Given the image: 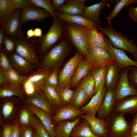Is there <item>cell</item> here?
I'll list each match as a JSON object with an SVG mask.
<instances>
[{"instance_id":"obj_1","label":"cell","mask_w":137,"mask_h":137,"mask_svg":"<svg viewBox=\"0 0 137 137\" xmlns=\"http://www.w3.org/2000/svg\"><path fill=\"white\" fill-rule=\"evenodd\" d=\"M52 18V24L47 32L35 39L38 52L41 55L65 38L67 23L55 16Z\"/></svg>"},{"instance_id":"obj_2","label":"cell","mask_w":137,"mask_h":137,"mask_svg":"<svg viewBox=\"0 0 137 137\" xmlns=\"http://www.w3.org/2000/svg\"><path fill=\"white\" fill-rule=\"evenodd\" d=\"M72 46L70 41L65 38L51 48L44 54L41 69H59L65 58L72 52Z\"/></svg>"},{"instance_id":"obj_3","label":"cell","mask_w":137,"mask_h":137,"mask_svg":"<svg viewBox=\"0 0 137 137\" xmlns=\"http://www.w3.org/2000/svg\"><path fill=\"white\" fill-rule=\"evenodd\" d=\"M97 28L108 37L113 47L129 51L132 54L135 61H137V46L134 41L114 29L111 23L108 24L106 27H99Z\"/></svg>"},{"instance_id":"obj_4","label":"cell","mask_w":137,"mask_h":137,"mask_svg":"<svg viewBox=\"0 0 137 137\" xmlns=\"http://www.w3.org/2000/svg\"><path fill=\"white\" fill-rule=\"evenodd\" d=\"M14 37L16 44L15 52L31 63L39 65L38 50L36 39L31 40L24 35L21 30Z\"/></svg>"},{"instance_id":"obj_5","label":"cell","mask_w":137,"mask_h":137,"mask_svg":"<svg viewBox=\"0 0 137 137\" xmlns=\"http://www.w3.org/2000/svg\"><path fill=\"white\" fill-rule=\"evenodd\" d=\"M124 114L112 112L107 120L108 137H129L131 123L127 121Z\"/></svg>"},{"instance_id":"obj_6","label":"cell","mask_w":137,"mask_h":137,"mask_svg":"<svg viewBox=\"0 0 137 137\" xmlns=\"http://www.w3.org/2000/svg\"><path fill=\"white\" fill-rule=\"evenodd\" d=\"M65 37L70 41L72 45L75 47L77 51L85 58L88 47L84 26L67 24Z\"/></svg>"},{"instance_id":"obj_7","label":"cell","mask_w":137,"mask_h":137,"mask_svg":"<svg viewBox=\"0 0 137 137\" xmlns=\"http://www.w3.org/2000/svg\"><path fill=\"white\" fill-rule=\"evenodd\" d=\"M0 124H13L22 101L15 96L1 98Z\"/></svg>"},{"instance_id":"obj_8","label":"cell","mask_w":137,"mask_h":137,"mask_svg":"<svg viewBox=\"0 0 137 137\" xmlns=\"http://www.w3.org/2000/svg\"><path fill=\"white\" fill-rule=\"evenodd\" d=\"M83 56L79 52L70 58L59 72L58 87L61 89L69 88L71 87L72 78Z\"/></svg>"},{"instance_id":"obj_9","label":"cell","mask_w":137,"mask_h":137,"mask_svg":"<svg viewBox=\"0 0 137 137\" xmlns=\"http://www.w3.org/2000/svg\"><path fill=\"white\" fill-rule=\"evenodd\" d=\"M130 67L124 68L121 71L113 89L116 103L127 97L137 95V88L131 85L129 81L128 74Z\"/></svg>"},{"instance_id":"obj_10","label":"cell","mask_w":137,"mask_h":137,"mask_svg":"<svg viewBox=\"0 0 137 137\" xmlns=\"http://www.w3.org/2000/svg\"><path fill=\"white\" fill-rule=\"evenodd\" d=\"M84 59L91 65L92 68L106 66L115 61L105 48L100 47L88 48Z\"/></svg>"},{"instance_id":"obj_11","label":"cell","mask_w":137,"mask_h":137,"mask_svg":"<svg viewBox=\"0 0 137 137\" xmlns=\"http://www.w3.org/2000/svg\"><path fill=\"white\" fill-rule=\"evenodd\" d=\"M105 39L108 46L106 50L114 59L120 72L124 68L132 66L137 67V61L129 57L124 50L113 47L108 39L105 37Z\"/></svg>"},{"instance_id":"obj_12","label":"cell","mask_w":137,"mask_h":137,"mask_svg":"<svg viewBox=\"0 0 137 137\" xmlns=\"http://www.w3.org/2000/svg\"><path fill=\"white\" fill-rule=\"evenodd\" d=\"M53 17L52 15L47 11L32 5L21 10L20 20L22 24L32 21L41 22L47 18Z\"/></svg>"},{"instance_id":"obj_13","label":"cell","mask_w":137,"mask_h":137,"mask_svg":"<svg viewBox=\"0 0 137 137\" xmlns=\"http://www.w3.org/2000/svg\"><path fill=\"white\" fill-rule=\"evenodd\" d=\"M21 10L15 9L4 20L0 21L1 27L5 30L7 35L14 36L22 29V24L20 20Z\"/></svg>"},{"instance_id":"obj_14","label":"cell","mask_w":137,"mask_h":137,"mask_svg":"<svg viewBox=\"0 0 137 137\" xmlns=\"http://www.w3.org/2000/svg\"><path fill=\"white\" fill-rule=\"evenodd\" d=\"M22 101L26 104L34 105L46 112L51 117L55 114L57 110L51 106L45 93L41 89L33 95L26 97Z\"/></svg>"},{"instance_id":"obj_15","label":"cell","mask_w":137,"mask_h":137,"mask_svg":"<svg viewBox=\"0 0 137 137\" xmlns=\"http://www.w3.org/2000/svg\"><path fill=\"white\" fill-rule=\"evenodd\" d=\"M116 103L113 89L107 88L101 104L97 112V118L107 120L113 112Z\"/></svg>"},{"instance_id":"obj_16","label":"cell","mask_w":137,"mask_h":137,"mask_svg":"<svg viewBox=\"0 0 137 137\" xmlns=\"http://www.w3.org/2000/svg\"><path fill=\"white\" fill-rule=\"evenodd\" d=\"M88 48L100 47L107 49L108 46L105 35L95 27L88 28L84 26Z\"/></svg>"},{"instance_id":"obj_17","label":"cell","mask_w":137,"mask_h":137,"mask_svg":"<svg viewBox=\"0 0 137 137\" xmlns=\"http://www.w3.org/2000/svg\"><path fill=\"white\" fill-rule=\"evenodd\" d=\"M13 69L25 76L34 72L35 65L21 57L15 52L9 55V58Z\"/></svg>"},{"instance_id":"obj_18","label":"cell","mask_w":137,"mask_h":137,"mask_svg":"<svg viewBox=\"0 0 137 137\" xmlns=\"http://www.w3.org/2000/svg\"><path fill=\"white\" fill-rule=\"evenodd\" d=\"M83 114L79 109L70 105H65L57 110L52 119L54 126L61 121L73 119Z\"/></svg>"},{"instance_id":"obj_19","label":"cell","mask_w":137,"mask_h":137,"mask_svg":"<svg viewBox=\"0 0 137 137\" xmlns=\"http://www.w3.org/2000/svg\"><path fill=\"white\" fill-rule=\"evenodd\" d=\"M107 88L105 86L99 90L91 98L89 102L80 108L84 114L95 116L101 104Z\"/></svg>"},{"instance_id":"obj_20","label":"cell","mask_w":137,"mask_h":137,"mask_svg":"<svg viewBox=\"0 0 137 137\" xmlns=\"http://www.w3.org/2000/svg\"><path fill=\"white\" fill-rule=\"evenodd\" d=\"M80 117L89 123L93 133L98 137H108L107 129V120L96 118L95 116L85 114Z\"/></svg>"},{"instance_id":"obj_21","label":"cell","mask_w":137,"mask_h":137,"mask_svg":"<svg viewBox=\"0 0 137 137\" xmlns=\"http://www.w3.org/2000/svg\"><path fill=\"white\" fill-rule=\"evenodd\" d=\"M86 0H66L64 4L56 10L59 12L68 15L82 16L85 8Z\"/></svg>"},{"instance_id":"obj_22","label":"cell","mask_w":137,"mask_h":137,"mask_svg":"<svg viewBox=\"0 0 137 137\" xmlns=\"http://www.w3.org/2000/svg\"><path fill=\"white\" fill-rule=\"evenodd\" d=\"M113 112L135 114L137 113V95L127 97L116 103Z\"/></svg>"},{"instance_id":"obj_23","label":"cell","mask_w":137,"mask_h":137,"mask_svg":"<svg viewBox=\"0 0 137 137\" xmlns=\"http://www.w3.org/2000/svg\"><path fill=\"white\" fill-rule=\"evenodd\" d=\"M113 1L101 0L98 3L85 7L82 16L89 21L99 25L101 22L100 18L101 10L107 5L108 2Z\"/></svg>"},{"instance_id":"obj_24","label":"cell","mask_w":137,"mask_h":137,"mask_svg":"<svg viewBox=\"0 0 137 137\" xmlns=\"http://www.w3.org/2000/svg\"><path fill=\"white\" fill-rule=\"evenodd\" d=\"M33 113L39 119L42 125L48 133L50 137H55L51 117L47 113L32 104H27Z\"/></svg>"},{"instance_id":"obj_25","label":"cell","mask_w":137,"mask_h":137,"mask_svg":"<svg viewBox=\"0 0 137 137\" xmlns=\"http://www.w3.org/2000/svg\"><path fill=\"white\" fill-rule=\"evenodd\" d=\"M80 117H78L72 121L66 120L58 123L54 127L55 137H70L73 129L80 122Z\"/></svg>"},{"instance_id":"obj_26","label":"cell","mask_w":137,"mask_h":137,"mask_svg":"<svg viewBox=\"0 0 137 137\" xmlns=\"http://www.w3.org/2000/svg\"><path fill=\"white\" fill-rule=\"evenodd\" d=\"M55 13V16L60 19L67 24H75L88 28H97L99 27V25L89 21L82 16L64 14L56 10Z\"/></svg>"},{"instance_id":"obj_27","label":"cell","mask_w":137,"mask_h":137,"mask_svg":"<svg viewBox=\"0 0 137 137\" xmlns=\"http://www.w3.org/2000/svg\"><path fill=\"white\" fill-rule=\"evenodd\" d=\"M34 115L27 104L22 101L17 112L16 120L21 126L33 127Z\"/></svg>"},{"instance_id":"obj_28","label":"cell","mask_w":137,"mask_h":137,"mask_svg":"<svg viewBox=\"0 0 137 137\" xmlns=\"http://www.w3.org/2000/svg\"><path fill=\"white\" fill-rule=\"evenodd\" d=\"M91 66L90 63L85 59H83L78 65L72 78L71 86L78 87L80 81L89 73Z\"/></svg>"},{"instance_id":"obj_29","label":"cell","mask_w":137,"mask_h":137,"mask_svg":"<svg viewBox=\"0 0 137 137\" xmlns=\"http://www.w3.org/2000/svg\"><path fill=\"white\" fill-rule=\"evenodd\" d=\"M107 71V66L92 68L90 71L89 73L94 77L95 81L94 95L105 86Z\"/></svg>"},{"instance_id":"obj_30","label":"cell","mask_w":137,"mask_h":137,"mask_svg":"<svg viewBox=\"0 0 137 137\" xmlns=\"http://www.w3.org/2000/svg\"><path fill=\"white\" fill-rule=\"evenodd\" d=\"M41 89L45 93L50 105L52 107L57 109L63 106L56 89L44 84Z\"/></svg>"},{"instance_id":"obj_31","label":"cell","mask_w":137,"mask_h":137,"mask_svg":"<svg viewBox=\"0 0 137 137\" xmlns=\"http://www.w3.org/2000/svg\"><path fill=\"white\" fill-rule=\"evenodd\" d=\"M70 137H98L94 134L91 131L89 123L86 120L83 119L81 122L74 127Z\"/></svg>"},{"instance_id":"obj_32","label":"cell","mask_w":137,"mask_h":137,"mask_svg":"<svg viewBox=\"0 0 137 137\" xmlns=\"http://www.w3.org/2000/svg\"><path fill=\"white\" fill-rule=\"evenodd\" d=\"M107 67L105 86L107 88L114 89L118 81L120 72L115 61L109 64Z\"/></svg>"},{"instance_id":"obj_33","label":"cell","mask_w":137,"mask_h":137,"mask_svg":"<svg viewBox=\"0 0 137 137\" xmlns=\"http://www.w3.org/2000/svg\"><path fill=\"white\" fill-rule=\"evenodd\" d=\"M52 70H39L27 76L26 79L37 88L41 89L45 78Z\"/></svg>"},{"instance_id":"obj_34","label":"cell","mask_w":137,"mask_h":137,"mask_svg":"<svg viewBox=\"0 0 137 137\" xmlns=\"http://www.w3.org/2000/svg\"><path fill=\"white\" fill-rule=\"evenodd\" d=\"M13 96L19 97L22 101L26 97L23 92L20 89H16L10 84L0 86L1 98Z\"/></svg>"},{"instance_id":"obj_35","label":"cell","mask_w":137,"mask_h":137,"mask_svg":"<svg viewBox=\"0 0 137 137\" xmlns=\"http://www.w3.org/2000/svg\"><path fill=\"white\" fill-rule=\"evenodd\" d=\"M4 73L9 84L16 89H19L22 82L27 76L21 74L13 68Z\"/></svg>"},{"instance_id":"obj_36","label":"cell","mask_w":137,"mask_h":137,"mask_svg":"<svg viewBox=\"0 0 137 137\" xmlns=\"http://www.w3.org/2000/svg\"><path fill=\"white\" fill-rule=\"evenodd\" d=\"M75 91L70 105L75 108L79 109L90 98L87 93L80 88L78 87Z\"/></svg>"},{"instance_id":"obj_37","label":"cell","mask_w":137,"mask_h":137,"mask_svg":"<svg viewBox=\"0 0 137 137\" xmlns=\"http://www.w3.org/2000/svg\"><path fill=\"white\" fill-rule=\"evenodd\" d=\"M95 84L94 77L90 74L88 73L80 81L78 87L84 90L90 98L94 95Z\"/></svg>"},{"instance_id":"obj_38","label":"cell","mask_w":137,"mask_h":137,"mask_svg":"<svg viewBox=\"0 0 137 137\" xmlns=\"http://www.w3.org/2000/svg\"><path fill=\"white\" fill-rule=\"evenodd\" d=\"M115 5L110 14L107 18L108 24L111 23L112 19L115 18L118 13L125 6L126 8L130 5L137 3V0H114Z\"/></svg>"},{"instance_id":"obj_39","label":"cell","mask_w":137,"mask_h":137,"mask_svg":"<svg viewBox=\"0 0 137 137\" xmlns=\"http://www.w3.org/2000/svg\"><path fill=\"white\" fill-rule=\"evenodd\" d=\"M15 9L10 0H0V21L5 19Z\"/></svg>"},{"instance_id":"obj_40","label":"cell","mask_w":137,"mask_h":137,"mask_svg":"<svg viewBox=\"0 0 137 137\" xmlns=\"http://www.w3.org/2000/svg\"><path fill=\"white\" fill-rule=\"evenodd\" d=\"M15 44L14 36L6 34L3 43L1 51L10 55L11 54L15 52Z\"/></svg>"},{"instance_id":"obj_41","label":"cell","mask_w":137,"mask_h":137,"mask_svg":"<svg viewBox=\"0 0 137 137\" xmlns=\"http://www.w3.org/2000/svg\"><path fill=\"white\" fill-rule=\"evenodd\" d=\"M56 89L60 97L63 105H70L75 91L69 88L61 89L58 88Z\"/></svg>"},{"instance_id":"obj_42","label":"cell","mask_w":137,"mask_h":137,"mask_svg":"<svg viewBox=\"0 0 137 137\" xmlns=\"http://www.w3.org/2000/svg\"><path fill=\"white\" fill-rule=\"evenodd\" d=\"M59 70L54 68L46 76L45 83L55 89L58 87Z\"/></svg>"},{"instance_id":"obj_43","label":"cell","mask_w":137,"mask_h":137,"mask_svg":"<svg viewBox=\"0 0 137 137\" xmlns=\"http://www.w3.org/2000/svg\"><path fill=\"white\" fill-rule=\"evenodd\" d=\"M51 0H29L31 4L37 7L43 8L51 13L53 16H55V9L52 6Z\"/></svg>"},{"instance_id":"obj_44","label":"cell","mask_w":137,"mask_h":137,"mask_svg":"<svg viewBox=\"0 0 137 137\" xmlns=\"http://www.w3.org/2000/svg\"><path fill=\"white\" fill-rule=\"evenodd\" d=\"M33 127L35 129L36 135L38 137H50L48 133L44 127L39 118L35 115Z\"/></svg>"},{"instance_id":"obj_45","label":"cell","mask_w":137,"mask_h":137,"mask_svg":"<svg viewBox=\"0 0 137 137\" xmlns=\"http://www.w3.org/2000/svg\"><path fill=\"white\" fill-rule=\"evenodd\" d=\"M21 85L23 88L22 91L26 97L33 95L41 90L36 88L26 78L22 82Z\"/></svg>"},{"instance_id":"obj_46","label":"cell","mask_w":137,"mask_h":137,"mask_svg":"<svg viewBox=\"0 0 137 137\" xmlns=\"http://www.w3.org/2000/svg\"><path fill=\"white\" fill-rule=\"evenodd\" d=\"M0 69L4 72L13 68L7 54L2 51H0Z\"/></svg>"},{"instance_id":"obj_47","label":"cell","mask_w":137,"mask_h":137,"mask_svg":"<svg viewBox=\"0 0 137 137\" xmlns=\"http://www.w3.org/2000/svg\"><path fill=\"white\" fill-rule=\"evenodd\" d=\"M35 133L33 127L21 125L19 137H34Z\"/></svg>"},{"instance_id":"obj_48","label":"cell","mask_w":137,"mask_h":137,"mask_svg":"<svg viewBox=\"0 0 137 137\" xmlns=\"http://www.w3.org/2000/svg\"><path fill=\"white\" fill-rule=\"evenodd\" d=\"M129 81L132 85L137 88V67H131L128 74Z\"/></svg>"},{"instance_id":"obj_49","label":"cell","mask_w":137,"mask_h":137,"mask_svg":"<svg viewBox=\"0 0 137 137\" xmlns=\"http://www.w3.org/2000/svg\"><path fill=\"white\" fill-rule=\"evenodd\" d=\"M2 127V131L0 137H11L13 129V124H0Z\"/></svg>"},{"instance_id":"obj_50","label":"cell","mask_w":137,"mask_h":137,"mask_svg":"<svg viewBox=\"0 0 137 137\" xmlns=\"http://www.w3.org/2000/svg\"><path fill=\"white\" fill-rule=\"evenodd\" d=\"M16 9L21 10L27 7L32 5L29 0H10Z\"/></svg>"},{"instance_id":"obj_51","label":"cell","mask_w":137,"mask_h":137,"mask_svg":"<svg viewBox=\"0 0 137 137\" xmlns=\"http://www.w3.org/2000/svg\"><path fill=\"white\" fill-rule=\"evenodd\" d=\"M128 15L134 22L137 23V6H131L129 9Z\"/></svg>"},{"instance_id":"obj_52","label":"cell","mask_w":137,"mask_h":137,"mask_svg":"<svg viewBox=\"0 0 137 137\" xmlns=\"http://www.w3.org/2000/svg\"><path fill=\"white\" fill-rule=\"evenodd\" d=\"M13 129L11 137H19L21 125L16 120L13 123Z\"/></svg>"},{"instance_id":"obj_53","label":"cell","mask_w":137,"mask_h":137,"mask_svg":"<svg viewBox=\"0 0 137 137\" xmlns=\"http://www.w3.org/2000/svg\"><path fill=\"white\" fill-rule=\"evenodd\" d=\"M137 133V113L131 122L130 135Z\"/></svg>"},{"instance_id":"obj_54","label":"cell","mask_w":137,"mask_h":137,"mask_svg":"<svg viewBox=\"0 0 137 137\" xmlns=\"http://www.w3.org/2000/svg\"><path fill=\"white\" fill-rule=\"evenodd\" d=\"M66 0H51L50 3L53 7L56 10L62 7Z\"/></svg>"},{"instance_id":"obj_55","label":"cell","mask_w":137,"mask_h":137,"mask_svg":"<svg viewBox=\"0 0 137 137\" xmlns=\"http://www.w3.org/2000/svg\"><path fill=\"white\" fill-rule=\"evenodd\" d=\"M9 84L3 71L0 69V86Z\"/></svg>"},{"instance_id":"obj_56","label":"cell","mask_w":137,"mask_h":137,"mask_svg":"<svg viewBox=\"0 0 137 137\" xmlns=\"http://www.w3.org/2000/svg\"><path fill=\"white\" fill-rule=\"evenodd\" d=\"M6 35L5 29L2 27L0 28V51H1L3 43Z\"/></svg>"},{"instance_id":"obj_57","label":"cell","mask_w":137,"mask_h":137,"mask_svg":"<svg viewBox=\"0 0 137 137\" xmlns=\"http://www.w3.org/2000/svg\"><path fill=\"white\" fill-rule=\"evenodd\" d=\"M34 37H40L42 36V30L40 28H37L34 29Z\"/></svg>"},{"instance_id":"obj_58","label":"cell","mask_w":137,"mask_h":137,"mask_svg":"<svg viewBox=\"0 0 137 137\" xmlns=\"http://www.w3.org/2000/svg\"><path fill=\"white\" fill-rule=\"evenodd\" d=\"M34 37V30L32 29H30L27 32V38Z\"/></svg>"},{"instance_id":"obj_59","label":"cell","mask_w":137,"mask_h":137,"mask_svg":"<svg viewBox=\"0 0 137 137\" xmlns=\"http://www.w3.org/2000/svg\"><path fill=\"white\" fill-rule=\"evenodd\" d=\"M129 137H137V133L130 135Z\"/></svg>"},{"instance_id":"obj_60","label":"cell","mask_w":137,"mask_h":137,"mask_svg":"<svg viewBox=\"0 0 137 137\" xmlns=\"http://www.w3.org/2000/svg\"><path fill=\"white\" fill-rule=\"evenodd\" d=\"M34 137H38V136L36 135V132Z\"/></svg>"},{"instance_id":"obj_61","label":"cell","mask_w":137,"mask_h":137,"mask_svg":"<svg viewBox=\"0 0 137 137\" xmlns=\"http://www.w3.org/2000/svg\"></svg>"},{"instance_id":"obj_62","label":"cell","mask_w":137,"mask_h":137,"mask_svg":"<svg viewBox=\"0 0 137 137\" xmlns=\"http://www.w3.org/2000/svg\"></svg>"}]
</instances>
